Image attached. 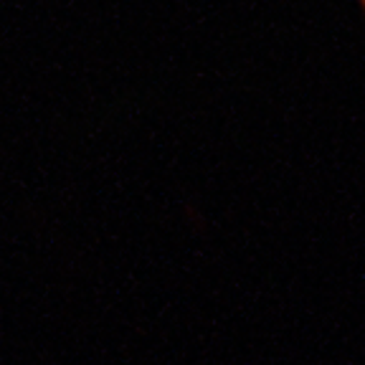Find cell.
<instances>
[{
    "mask_svg": "<svg viewBox=\"0 0 365 365\" xmlns=\"http://www.w3.org/2000/svg\"><path fill=\"white\" fill-rule=\"evenodd\" d=\"M360 3H363V6H365V0H360Z\"/></svg>",
    "mask_w": 365,
    "mask_h": 365,
    "instance_id": "obj_1",
    "label": "cell"
}]
</instances>
